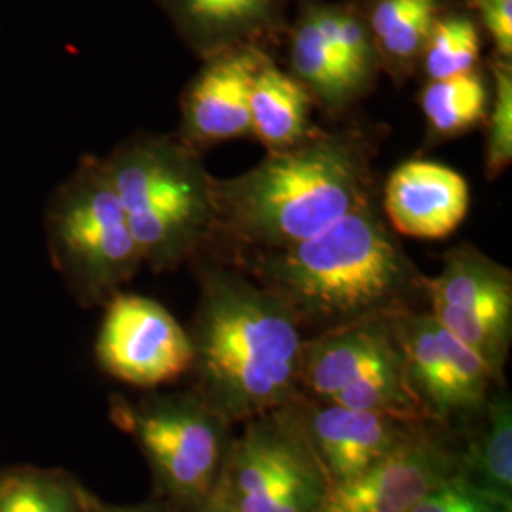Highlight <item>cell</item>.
<instances>
[{"label": "cell", "mask_w": 512, "mask_h": 512, "mask_svg": "<svg viewBox=\"0 0 512 512\" xmlns=\"http://www.w3.org/2000/svg\"><path fill=\"white\" fill-rule=\"evenodd\" d=\"M230 260L275 294L302 330L389 319L425 302V275L387 224L378 194L296 245L236 251Z\"/></svg>", "instance_id": "obj_1"}, {"label": "cell", "mask_w": 512, "mask_h": 512, "mask_svg": "<svg viewBox=\"0 0 512 512\" xmlns=\"http://www.w3.org/2000/svg\"><path fill=\"white\" fill-rule=\"evenodd\" d=\"M382 129L317 128L304 143L217 179L219 239L228 253L277 251L311 238L376 194Z\"/></svg>", "instance_id": "obj_2"}, {"label": "cell", "mask_w": 512, "mask_h": 512, "mask_svg": "<svg viewBox=\"0 0 512 512\" xmlns=\"http://www.w3.org/2000/svg\"><path fill=\"white\" fill-rule=\"evenodd\" d=\"M192 264V389L232 425L293 403L304 344L293 313L232 260L205 253Z\"/></svg>", "instance_id": "obj_3"}, {"label": "cell", "mask_w": 512, "mask_h": 512, "mask_svg": "<svg viewBox=\"0 0 512 512\" xmlns=\"http://www.w3.org/2000/svg\"><path fill=\"white\" fill-rule=\"evenodd\" d=\"M101 162L152 272L177 270L217 247V179L175 133H133Z\"/></svg>", "instance_id": "obj_4"}, {"label": "cell", "mask_w": 512, "mask_h": 512, "mask_svg": "<svg viewBox=\"0 0 512 512\" xmlns=\"http://www.w3.org/2000/svg\"><path fill=\"white\" fill-rule=\"evenodd\" d=\"M50 260L84 308L105 306L145 266L101 158L84 156L44 213Z\"/></svg>", "instance_id": "obj_5"}, {"label": "cell", "mask_w": 512, "mask_h": 512, "mask_svg": "<svg viewBox=\"0 0 512 512\" xmlns=\"http://www.w3.org/2000/svg\"><path fill=\"white\" fill-rule=\"evenodd\" d=\"M110 420L147 459L158 499L179 512H202L219 490L234 425L194 389L110 399Z\"/></svg>", "instance_id": "obj_6"}, {"label": "cell", "mask_w": 512, "mask_h": 512, "mask_svg": "<svg viewBox=\"0 0 512 512\" xmlns=\"http://www.w3.org/2000/svg\"><path fill=\"white\" fill-rule=\"evenodd\" d=\"M300 395L353 410L427 421L404 370L389 319H372L304 338Z\"/></svg>", "instance_id": "obj_7"}, {"label": "cell", "mask_w": 512, "mask_h": 512, "mask_svg": "<svg viewBox=\"0 0 512 512\" xmlns=\"http://www.w3.org/2000/svg\"><path fill=\"white\" fill-rule=\"evenodd\" d=\"M241 425L217 490L230 512H321L329 482L293 403Z\"/></svg>", "instance_id": "obj_8"}, {"label": "cell", "mask_w": 512, "mask_h": 512, "mask_svg": "<svg viewBox=\"0 0 512 512\" xmlns=\"http://www.w3.org/2000/svg\"><path fill=\"white\" fill-rule=\"evenodd\" d=\"M429 313L505 384L512 342V272L471 243L442 258L435 277L423 279Z\"/></svg>", "instance_id": "obj_9"}, {"label": "cell", "mask_w": 512, "mask_h": 512, "mask_svg": "<svg viewBox=\"0 0 512 512\" xmlns=\"http://www.w3.org/2000/svg\"><path fill=\"white\" fill-rule=\"evenodd\" d=\"M389 325L423 416L459 435L467 431L484 412L495 385L503 384L429 311L397 313Z\"/></svg>", "instance_id": "obj_10"}, {"label": "cell", "mask_w": 512, "mask_h": 512, "mask_svg": "<svg viewBox=\"0 0 512 512\" xmlns=\"http://www.w3.org/2000/svg\"><path fill=\"white\" fill-rule=\"evenodd\" d=\"M95 359L122 384L156 389L192 370L194 348L188 329L158 300L122 291L105 304Z\"/></svg>", "instance_id": "obj_11"}, {"label": "cell", "mask_w": 512, "mask_h": 512, "mask_svg": "<svg viewBox=\"0 0 512 512\" xmlns=\"http://www.w3.org/2000/svg\"><path fill=\"white\" fill-rule=\"evenodd\" d=\"M459 458L461 435L425 421L363 475L329 488L321 512H410L459 476Z\"/></svg>", "instance_id": "obj_12"}, {"label": "cell", "mask_w": 512, "mask_h": 512, "mask_svg": "<svg viewBox=\"0 0 512 512\" xmlns=\"http://www.w3.org/2000/svg\"><path fill=\"white\" fill-rule=\"evenodd\" d=\"M293 408L330 488L363 475L425 423L321 403L306 395H298Z\"/></svg>", "instance_id": "obj_13"}, {"label": "cell", "mask_w": 512, "mask_h": 512, "mask_svg": "<svg viewBox=\"0 0 512 512\" xmlns=\"http://www.w3.org/2000/svg\"><path fill=\"white\" fill-rule=\"evenodd\" d=\"M202 61L232 50L274 55L287 40L291 0H154Z\"/></svg>", "instance_id": "obj_14"}, {"label": "cell", "mask_w": 512, "mask_h": 512, "mask_svg": "<svg viewBox=\"0 0 512 512\" xmlns=\"http://www.w3.org/2000/svg\"><path fill=\"white\" fill-rule=\"evenodd\" d=\"M268 55L232 50L203 61L200 73L181 95V124L175 135L186 147L203 154L222 143L251 137V80Z\"/></svg>", "instance_id": "obj_15"}, {"label": "cell", "mask_w": 512, "mask_h": 512, "mask_svg": "<svg viewBox=\"0 0 512 512\" xmlns=\"http://www.w3.org/2000/svg\"><path fill=\"white\" fill-rule=\"evenodd\" d=\"M380 207L395 234L444 239L467 217L471 188L450 165L412 158L389 173Z\"/></svg>", "instance_id": "obj_16"}, {"label": "cell", "mask_w": 512, "mask_h": 512, "mask_svg": "<svg viewBox=\"0 0 512 512\" xmlns=\"http://www.w3.org/2000/svg\"><path fill=\"white\" fill-rule=\"evenodd\" d=\"M285 42L289 74L308 92L313 105L327 116L340 118L366 97L330 44L319 18L317 0H300Z\"/></svg>", "instance_id": "obj_17"}, {"label": "cell", "mask_w": 512, "mask_h": 512, "mask_svg": "<svg viewBox=\"0 0 512 512\" xmlns=\"http://www.w3.org/2000/svg\"><path fill=\"white\" fill-rule=\"evenodd\" d=\"M446 8V0H363L380 71L395 84L418 74L433 23Z\"/></svg>", "instance_id": "obj_18"}, {"label": "cell", "mask_w": 512, "mask_h": 512, "mask_svg": "<svg viewBox=\"0 0 512 512\" xmlns=\"http://www.w3.org/2000/svg\"><path fill=\"white\" fill-rule=\"evenodd\" d=\"M308 92L268 55L256 69L249 90L251 137L268 152L296 147L319 126L311 122Z\"/></svg>", "instance_id": "obj_19"}, {"label": "cell", "mask_w": 512, "mask_h": 512, "mask_svg": "<svg viewBox=\"0 0 512 512\" xmlns=\"http://www.w3.org/2000/svg\"><path fill=\"white\" fill-rule=\"evenodd\" d=\"M459 476L512 505V399L495 385L480 418L461 433Z\"/></svg>", "instance_id": "obj_20"}, {"label": "cell", "mask_w": 512, "mask_h": 512, "mask_svg": "<svg viewBox=\"0 0 512 512\" xmlns=\"http://www.w3.org/2000/svg\"><path fill=\"white\" fill-rule=\"evenodd\" d=\"M425 118L423 148L459 139L482 126L490 105V78L482 69L429 80L420 92Z\"/></svg>", "instance_id": "obj_21"}, {"label": "cell", "mask_w": 512, "mask_h": 512, "mask_svg": "<svg viewBox=\"0 0 512 512\" xmlns=\"http://www.w3.org/2000/svg\"><path fill=\"white\" fill-rule=\"evenodd\" d=\"M86 495L61 469L19 465L0 471V512H84Z\"/></svg>", "instance_id": "obj_22"}, {"label": "cell", "mask_w": 512, "mask_h": 512, "mask_svg": "<svg viewBox=\"0 0 512 512\" xmlns=\"http://www.w3.org/2000/svg\"><path fill=\"white\" fill-rule=\"evenodd\" d=\"M482 29L465 8H446L433 23L420 59L425 82L480 69Z\"/></svg>", "instance_id": "obj_23"}, {"label": "cell", "mask_w": 512, "mask_h": 512, "mask_svg": "<svg viewBox=\"0 0 512 512\" xmlns=\"http://www.w3.org/2000/svg\"><path fill=\"white\" fill-rule=\"evenodd\" d=\"M317 10L330 44L334 46L344 69L357 84V88L368 95L378 80L380 63L366 25L363 0H317Z\"/></svg>", "instance_id": "obj_24"}, {"label": "cell", "mask_w": 512, "mask_h": 512, "mask_svg": "<svg viewBox=\"0 0 512 512\" xmlns=\"http://www.w3.org/2000/svg\"><path fill=\"white\" fill-rule=\"evenodd\" d=\"M490 105L484 126V175L499 179L512 162V61L492 55L488 65Z\"/></svg>", "instance_id": "obj_25"}, {"label": "cell", "mask_w": 512, "mask_h": 512, "mask_svg": "<svg viewBox=\"0 0 512 512\" xmlns=\"http://www.w3.org/2000/svg\"><path fill=\"white\" fill-rule=\"evenodd\" d=\"M410 512H512V505L478 490L463 476H454Z\"/></svg>", "instance_id": "obj_26"}, {"label": "cell", "mask_w": 512, "mask_h": 512, "mask_svg": "<svg viewBox=\"0 0 512 512\" xmlns=\"http://www.w3.org/2000/svg\"><path fill=\"white\" fill-rule=\"evenodd\" d=\"M84 512H179L169 503L162 499L156 501H147V503H137V505H114L101 501L97 495L88 492L86 495V511Z\"/></svg>", "instance_id": "obj_27"}, {"label": "cell", "mask_w": 512, "mask_h": 512, "mask_svg": "<svg viewBox=\"0 0 512 512\" xmlns=\"http://www.w3.org/2000/svg\"><path fill=\"white\" fill-rule=\"evenodd\" d=\"M202 512H230V509L226 507V503L222 501L219 492L213 495V499L203 507Z\"/></svg>", "instance_id": "obj_28"}]
</instances>
